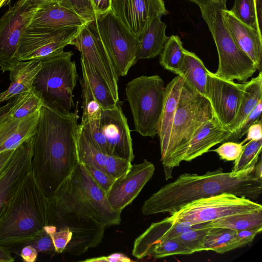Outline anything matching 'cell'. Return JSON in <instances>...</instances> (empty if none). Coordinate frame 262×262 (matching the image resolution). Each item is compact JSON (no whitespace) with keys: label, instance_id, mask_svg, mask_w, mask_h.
<instances>
[{"label":"cell","instance_id":"603a6c76","mask_svg":"<svg viewBox=\"0 0 262 262\" xmlns=\"http://www.w3.org/2000/svg\"><path fill=\"white\" fill-rule=\"evenodd\" d=\"M40 112L20 119L11 118L9 114L0 122V152L15 149L34 135Z\"/></svg>","mask_w":262,"mask_h":262},{"label":"cell","instance_id":"681fc988","mask_svg":"<svg viewBox=\"0 0 262 262\" xmlns=\"http://www.w3.org/2000/svg\"><path fill=\"white\" fill-rule=\"evenodd\" d=\"M262 139V121L261 118L256 121L248 128L246 138L241 143L244 145L250 140H259Z\"/></svg>","mask_w":262,"mask_h":262},{"label":"cell","instance_id":"6f0895ef","mask_svg":"<svg viewBox=\"0 0 262 262\" xmlns=\"http://www.w3.org/2000/svg\"><path fill=\"white\" fill-rule=\"evenodd\" d=\"M254 174L256 177L262 180V163L261 157L259 162L255 165Z\"/></svg>","mask_w":262,"mask_h":262},{"label":"cell","instance_id":"44dd1931","mask_svg":"<svg viewBox=\"0 0 262 262\" xmlns=\"http://www.w3.org/2000/svg\"><path fill=\"white\" fill-rule=\"evenodd\" d=\"M194 226L185 221H175L170 216L152 223L135 241L132 255L138 259L147 257L150 249L156 244L174 238Z\"/></svg>","mask_w":262,"mask_h":262},{"label":"cell","instance_id":"ba28073f","mask_svg":"<svg viewBox=\"0 0 262 262\" xmlns=\"http://www.w3.org/2000/svg\"><path fill=\"white\" fill-rule=\"evenodd\" d=\"M165 88L164 81L157 75L141 76L126 85L135 130L144 137L154 138L158 134Z\"/></svg>","mask_w":262,"mask_h":262},{"label":"cell","instance_id":"9f6ffc18","mask_svg":"<svg viewBox=\"0 0 262 262\" xmlns=\"http://www.w3.org/2000/svg\"><path fill=\"white\" fill-rule=\"evenodd\" d=\"M11 252L5 247L0 246V262H13L14 258Z\"/></svg>","mask_w":262,"mask_h":262},{"label":"cell","instance_id":"f1b7e54d","mask_svg":"<svg viewBox=\"0 0 262 262\" xmlns=\"http://www.w3.org/2000/svg\"><path fill=\"white\" fill-rule=\"evenodd\" d=\"M208 70L194 53L185 49L184 59L177 75L196 93L206 97Z\"/></svg>","mask_w":262,"mask_h":262},{"label":"cell","instance_id":"d4e9b609","mask_svg":"<svg viewBox=\"0 0 262 262\" xmlns=\"http://www.w3.org/2000/svg\"><path fill=\"white\" fill-rule=\"evenodd\" d=\"M232 134L213 117L207 121L194 135L183 161L189 162L203 155L215 145L227 141Z\"/></svg>","mask_w":262,"mask_h":262},{"label":"cell","instance_id":"816d5d0a","mask_svg":"<svg viewBox=\"0 0 262 262\" xmlns=\"http://www.w3.org/2000/svg\"><path fill=\"white\" fill-rule=\"evenodd\" d=\"M83 261L88 262H129L132 260L122 253H115L108 256L91 258Z\"/></svg>","mask_w":262,"mask_h":262},{"label":"cell","instance_id":"5bb4252c","mask_svg":"<svg viewBox=\"0 0 262 262\" xmlns=\"http://www.w3.org/2000/svg\"><path fill=\"white\" fill-rule=\"evenodd\" d=\"M244 91V83L222 78L208 70L206 98L210 103L215 118L226 129L236 115Z\"/></svg>","mask_w":262,"mask_h":262},{"label":"cell","instance_id":"e0dca14e","mask_svg":"<svg viewBox=\"0 0 262 262\" xmlns=\"http://www.w3.org/2000/svg\"><path fill=\"white\" fill-rule=\"evenodd\" d=\"M33 136L16 148L9 164L0 174V216L31 172Z\"/></svg>","mask_w":262,"mask_h":262},{"label":"cell","instance_id":"30bf717a","mask_svg":"<svg viewBox=\"0 0 262 262\" xmlns=\"http://www.w3.org/2000/svg\"><path fill=\"white\" fill-rule=\"evenodd\" d=\"M93 23L113 59L118 76H125L138 60V37L124 26L111 9L97 14Z\"/></svg>","mask_w":262,"mask_h":262},{"label":"cell","instance_id":"74e56055","mask_svg":"<svg viewBox=\"0 0 262 262\" xmlns=\"http://www.w3.org/2000/svg\"><path fill=\"white\" fill-rule=\"evenodd\" d=\"M192 252L174 238L165 240L155 245L149 250L147 256L161 258L174 255H187Z\"/></svg>","mask_w":262,"mask_h":262},{"label":"cell","instance_id":"8fae6325","mask_svg":"<svg viewBox=\"0 0 262 262\" xmlns=\"http://www.w3.org/2000/svg\"><path fill=\"white\" fill-rule=\"evenodd\" d=\"M36 6L30 0H18L0 18V69L10 72L19 62L21 37Z\"/></svg>","mask_w":262,"mask_h":262},{"label":"cell","instance_id":"4fadbf2b","mask_svg":"<svg viewBox=\"0 0 262 262\" xmlns=\"http://www.w3.org/2000/svg\"><path fill=\"white\" fill-rule=\"evenodd\" d=\"M81 54V60L88 62L107 83L114 99L118 102V77L113 59L102 42L93 23L83 25L72 41Z\"/></svg>","mask_w":262,"mask_h":262},{"label":"cell","instance_id":"d590c367","mask_svg":"<svg viewBox=\"0 0 262 262\" xmlns=\"http://www.w3.org/2000/svg\"><path fill=\"white\" fill-rule=\"evenodd\" d=\"M44 103L41 95L33 86L30 91L17 96L9 116L13 119L24 118L40 111Z\"/></svg>","mask_w":262,"mask_h":262},{"label":"cell","instance_id":"1f68e13d","mask_svg":"<svg viewBox=\"0 0 262 262\" xmlns=\"http://www.w3.org/2000/svg\"><path fill=\"white\" fill-rule=\"evenodd\" d=\"M241 247L236 231L224 228H208L203 244V251L224 253Z\"/></svg>","mask_w":262,"mask_h":262},{"label":"cell","instance_id":"4316f807","mask_svg":"<svg viewBox=\"0 0 262 262\" xmlns=\"http://www.w3.org/2000/svg\"><path fill=\"white\" fill-rule=\"evenodd\" d=\"M166 25L161 17L156 16L148 23L138 37L139 49L137 59L152 58L160 55L168 37L165 34Z\"/></svg>","mask_w":262,"mask_h":262},{"label":"cell","instance_id":"277c9868","mask_svg":"<svg viewBox=\"0 0 262 262\" xmlns=\"http://www.w3.org/2000/svg\"><path fill=\"white\" fill-rule=\"evenodd\" d=\"M106 194L78 163L50 199L52 215L69 213L92 217L105 228L119 225L121 212L111 207Z\"/></svg>","mask_w":262,"mask_h":262},{"label":"cell","instance_id":"bcb514c9","mask_svg":"<svg viewBox=\"0 0 262 262\" xmlns=\"http://www.w3.org/2000/svg\"><path fill=\"white\" fill-rule=\"evenodd\" d=\"M52 237L56 253L64 252L72 237V232L66 226L56 227V230L49 234Z\"/></svg>","mask_w":262,"mask_h":262},{"label":"cell","instance_id":"94428289","mask_svg":"<svg viewBox=\"0 0 262 262\" xmlns=\"http://www.w3.org/2000/svg\"><path fill=\"white\" fill-rule=\"evenodd\" d=\"M11 0H0V9L8 4Z\"/></svg>","mask_w":262,"mask_h":262},{"label":"cell","instance_id":"ee69618b","mask_svg":"<svg viewBox=\"0 0 262 262\" xmlns=\"http://www.w3.org/2000/svg\"><path fill=\"white\" fill-rule=\"evenodd\" d=\"M262 99L259 100L255 107L247 116L238 129L232 134L227 141L237 140L241 139L247 132L249 127L261 118Z\"/></svg>","mask_w":262,"mask_h":262},{"label":"cell","instance_id":"484cf974","mask_svg":"<svg viewBox=\"0 0 262 262\" xmlns=\"http://www.w3.org/2000/svg\"><path fill=\"white\" fill-rule=\"evenodd\" d=\"M41 64V60L19 61L10 72L9 86L0 93V102L9 101L30 91Z\"/></svg>","mask_w":262,"mask_h":262},{"label":"cell","instance_id":"3957f363","mask_svg":"<svg viewBox=\"0 0 262 262\" xmlns=\"http://www.w3.org/2000/svg\"><path fill=\"white\" fill-rule=\"evenodd\" d=\"M52 225L50 199L30 172L0 216V246L19 254L28 243Z\"/></svg>","mask_w":262,"mask_h":262},{"label":"cell","instance_id":"680465c9","mask_svg":"<svg viewBox=\"0 0 262 262\" xmlns=\"http://www.w3.org/2000/svg\"><path fill=\"white\" fill-rule=\"evenodd\" d=\"M35 6L51 4L58 3L60 0H30Z\"/></svg>","mask_w":262,"mask_h":262},{"label":"cell","instance_id":"f35d334b","mask_svg":"<svg viewBox=\"0 0 262 262\" xmlns=\"http://www.w3.org/2000/svg\"><path fill=\"white\" fill-rule=\"evenodd\" d=\"M194 227L187 230L173 238L194 253L203 250L205 236L208 228Z\"/></svg>","mask_w":262,"mask_h":262},{"label":"cell","instance_id":"7c38bea8","mask_svg":"<svg viewBox=\"0 0 262 262\" xmlns=\"http://www.w3.org/2000/svg\"><path fill=\"white\" fill-rule=\"evenodd\" d=\"M82 26L60 29L28 27L20 40L18 61L43 60L62 53Z\"/></svg>","mask_w":262,"mask_h":262},{"label":"cell","instance_id":"f5cc1de1","mask_svg":"<svg viewBox=\"0 0 262 262\" xmlns=\"http://www.w3.org/2000/svg\"><path fill=\"white\" fill-rule=\"evenodd\" d=\"M38 252L32 246L27 245L20 250L19 255L25 262H34L36 260Z\"/></svg>","mask_w":262,"mask_h":262},{"label":"cell","instance_id":"11a10c76","mask_svg":"<svg viewBox=\"0 0 262 262\" xmlns=\"http://www.w3.org/2000/svg\"><path fill=\"white\" fill-rule=\"evenodd\" d=\"M17 97L9 100L5 105L0 107V122L10 114L12 108L16 102Z\"/></svg>","mask_w":262,"mask_h":262},{"label":"cell","instance_id":"2e32d148","mask_svg":"<svg viewBox=\"0 0 262 262\" xmlns=\"http://www.w3.org/2000/svg\"><path fill=\"white\" fill-rule=\"evenodd\" d=\"M155 170L154 165L146 159L132 164L125 174L115 180L106 194L111 207L121 212L131 204L152 178Z\"/></svg>","mask_w":262,"mask_h":262},{"label":"cell","instance_id":"db71d44e","mask_svg":"<svg viewBox=\"0 0 262 262\" xmlns=\"http://www.w3.org/2000/svg\"><path fill=\"white\" fill-rule=\"evenodd\" d=\"M15 149L6 150L0 152V174L9 164Z\"/></svg>","mask_w":262,"mask_h":262},{"label":"cell","instance_id":"52a82bcc","mask_svg":"<svg viewBox=\"0 0 262 262\" xmlns=\"http://www.w3.org/2000/svg\"><path fill=\"white\" fill-rule=\"evenodd\" d=\"M72 51L41 60V67L33 86L41 95L44 102L64 113L74 106L73 92L76 85V64Z\"/></svg>","mask_w":262,"mask_h":262},{"label":"cell","instance_id":"d6a6232c","mask_svg":"<svg viewBox=\"0 0 262 262\" xmlns=\"http://www.w3.org/2000/svg\"><path fill=\"white\" fill-rule=\"evenodd\" d=\"M204 228H224L239 231L250 229H262V211H256L223 217L200 224Z\"/></svg>","mask_w":262,"mask_h":262},{"label":"cell","instance_id":"7dc6e473","mask_svg":"<svg viewBox=\"0 0 262 262\" xmlns=\"http://www.w3.org/2000/svg\"><path fill=\"white\" fill-rule=\"evenodd\" d=\"M98 185L107 193L115 179L94 166L83 165Z\"/></svg>","mask_w":262,"mask_h":262},{"label":"cell","instance_id":"7bdbcfd3","mask_svg":"<svg viewBox=\"0 0 262 262\" xmlns=\"http://www.w3.org/2000/svg\"><path fill=\"white\" fill-rule=\"evenodd\" d=\"M99 119L92 120L82 125L86 126L94 143L99 150L104 154L110 155L108 145L106 138L101 128Z\"/></svg>","mask_w":262,"mask_h":262},{"label":"cell","instance_id":"7a4b0ae2","mask_svg":"<svg viewBox=\"0 0 262 262\" xmlns=\"http://www.w3.org/2000/svg\"><path fill=\"white\" fill-rule=\"evenodd\" d=\"M254 169L224 172L219 168L201 175L184 173L153 193L144 202L142 212L145 215L172 214L191 202L223 193L257 199L262 192V180L255 176Z\"/></svg>","mask_w":262,"mask_h":262},{"label":"cell","instance_id":"9a60e30c","mask_svg":"<svg viewBox=\"0 0 262 262\" xmlns=\"http://www.w3.org/2000/svg\"><path fill=\"white\" fill-rule=\"evenodd\" d=\"M52 225L66 226L72 232L64 252L80 255L98 246L102 241L105 227L92 217L65 213L52 215Z\"/></svg>","mask_w":262,"mask_h":262},{"label":"cell","instance_id":"ac0fdd59","mask_svg":"<svg viewBox=\"0 0 262 262\" xmlns=\"http://www.w3.org/2000/svg\"><path fill=\"white\" fill-rule=\"evenodd\" d=\"M111 10L137 37L152 19L168 13L163 0H111Z\"/></svg>","mask_w":262,"mask_h":262},{"label":"cell","instance_id":"60d3db41","mask_svg":"<svg viewBox=\"0 0 262 262\" xmlns=\"http://www.w3.org/2000/svg\"><path fill=\"white\" fill-rule=\"evenodd\" d=\"M132 165V162L127 160L108 155L104 165V171L116 180L125 174Z\"/></svg>","mask_w":262,"mask_h":262},{"label":"cell","instance_id":"d6986e66","mask_svg":"<svg viewBox=\"0 0 262 262\" xmlns=\"http://www.w3.org/2000/svg\"><path fill=\"white\" fill-rule=\"evenodd\" d=\"M101 128L109 147L110 155L132 162L134 159L132 140L127 119L119 105L102 110Z\"/></svg>","mask_w":262,"mask_h":262},{"label":"cell","instance_id":"836d02e7","mask_svg":"<svg viewBox=\"0 0 262 262\" xmlns=\"http://www.w3.org/2000/svg\"><path fill=\"white\" fill-rule=\"evenodd\" d=\"M262 0H235L230 10L241 21L261 33Z\"/></svg>","mask_w":262,"mask_h":262},{"label":"cell","instance_id":"ffe728a7","mask_svg":"<svg viewBox=\"0 0 262 262\" xmlns=\"http://www.w3.org/2000/svg\"><path fill=\"white\" fill-rule=\"evenodd\" d=\"M225 23L234 42L253 61L257 70L262 67V35L257 30L238 20L225 6L222 10Z\"/></svg>","mask_w":262,"mask_h":262},{"label":"cell","instance_id":"f546056e","mask_svg":"<svg viewBox=\"0 0 262 262\" xmlns=\"http://www.w3.org/2000/svg\"><path fill=\"white\" fill-rule=\"evenodd\" d=\"M244 83V91L236 115L227 127V129L232 134L238 129L247 116L253 110L259 100L262 99L261 71H259L256 77Z\"/></svg>","mask_w":262,"mask_h":262},{"label":"cell","instance_id":"9c48e42d","mask_svg":"<svg viewBox=\"0 0 262 262\" xmlns=\"http://www.w3.org/2000/svg\"><path fill=\"white\" fill-rule=\"evenodd\" d=\"M256 211H262L260 204L248 198L223 193L191 202L170 217L173 221H185L194 226Z\"/></svg>","mask_w":262,"mask_h":262},{"label":"cell","instance_id":"8d00e7d4","mask_svg":"<svg viewBox=\"0 0 262 262\" xmlns=\"http://www.w3.org/2000/svg\"><path fill=\"white\" fill-rule=\"evenodd\" d=\"M262 139L250 140L244 144L239 157L234 161L232 171L238 172L254 169L261 151Z\"/></svg>","mask_w":262,"mask_h":262},{"label":"cell","instance_id":"e575fe53","mask_svg":"<svg viewBox=\"0 0 262 262\" xmlns=\"http://www.w3.org/2000/svg\"><path fill=\"white\" fill-rule=\"evenodd\" d=\"M184 51L180 37L177 35H171L160 54V64L164 69L177 74L184 59Z\"/></svg>","mask_w":262,"mask_h":262},{"label":"cell","instance_id":"4dcf8cb0","mask_svg":"<svg viewBox=\"0 0 262 262\" xmlns=\"http://www.w3.org/2000/svg\"><path fill=\"white\" fill-rule=\"evenodd\" d=\"M78 163L94 166L104 171L107 157L96 146L84 125H78L76 139Z\"/></svg>","mask_w":262,"mask_h":262},{"label":"cell","instance_id":"cb8c5ba5","mask_svg":"<svg viewBox=\"0 0 262 262\" xmlns=\"http://www.w3.org/2000/svg\"><path fill=\"white\" fill-rule=\"evenodd\" d=\"M184 80L177 75L165 88L162 110L158 126L161 160L165 156L170 140L171 127Z\"/></svg>","mask_w":262,"mask_h":262},{"label":"cell","instance_id":"f6af8a7d","mask_svg":"<svg viewBox=\"0 0 262 262\" xmlns=\"http://www.w3.org/2000/svg\"><path fill=\"white\" fill-rule=\"evenodd\" d=\"M244 144L233 141L225 142L218 148L211 150L215 152L220 158L228 161H235L241 155Z\"/></svg>","mask_w":262,"mask_h":262},{"label":"cell","instance_id":"c3c4849f","mask_svg":"<svg viewBox=\"0 0 262 262\" xmlns=\"http://www.w3.org/2000/svg\"><path fill=\"white\" fill-rule=\"evenodd\" d=\"M27 245L34 247L38 253L41 252L50 254L56 253L52 237L45 230L41 235L31 241L25 246Z\"/></svg>","mask_w":262,"mask_h":262},{"label":"cell","instance_id":"5b68a950","mask_svg":"<svg viewBox=\"0 0 262 262\" xmlns=\"http://www.w3.org/2000/svg\"><path fill=\"white\" fill-rule=\"evenodd\" d=\"M214 117L208 99L184 81L173 118L170 140L164 157L161 160L166 180L173 169L183 161L188 145L200 128Z\"/></svg>","mask_w":262,"mask_h":262},{"label":"cell","instance_id":"b9f144b4","mask_svg":"<svg viewBox=\"0 0 262 262\" xmlns=\"http://www.w3.org/2000/svg\"><path fill=\"white\" fill-rule=\"evenodd\" d=\"M83 114L81 124H84L92 120L100 118L102 108L98 102L85 91L82 90Z\"/></svg>","mask_w":262,"mask_h":262},{"label":"cell","instance_id":"91938a15","mask_svg":"<svg viewBox=\"0 0 262 262\" xmlns=\"http://www.w3.org/2000/svg\"><path fill=\"white\" fill-rule=\"evenodd\" d=\"M195 4L197 5L199 7L206 4L209 0H188Z\"/></svg>","mask_w":262,"mask_h":262},{"label":"cell","instance_id":"83f0119b","mask_svg":"<svg viewBox=\"0 0 262 262\" xmlns=\"http://www.w3.org/2000/svg\"><path fill=\"white\" fill-rule=\"evenodd\" d=\"M82 90L90 94L101 106L102 110L113 108L118 105L107 83L88 62L80 59Z\"/></svg>","mask_w":262,"mask_h":262},{"label":"cell","instance_id":"ab89813d","mask_svg":"<svg viewBox=\"0 0 262 262\" xmlns=\"http://www.w3.org/2000/svg\"><path fill=\"white\" fill-rule=\"evenodd\" d=\"M58 3L75 12L87 23L94 21L96 18L92 0H60Z\"/></svg>","mask_w":262,"mask_h":262},{"label":"cell","instance_id":"8992f818","mask_svg":"<svg viewBox=\"0 0 262 262\" xmlns=\"http://www.w3.org/2000/svg\"><path fill=\"white\" fill-rule=\"evenodd\" d=\"M227 0H209L199 7L202 17L212 35L219 57L215 74L245 82L256 71L251 59L236 45L225 23L222 10Z\"/></svg>","mask_w":262,"mask_h":262},{"label":"cell","instance_id":"6da1fadb","mask_svg":"<svg viewBox=\"0 0 262 262\" xmlns=\"http://www.w3.org/2000/svg\"><path fill=\"white\" fill-rule=\"evenodd\" d=\"M79 116L44 103L33 136L31 172L45 195L52 198L78 164Z\"/></svg>","mask_w":262,"mask_h":262},{"label":"cell","instance_id":"f907efd6","mask_svg":"<svg viewBox=\"0 0 262 262\" xmlns=\"http://www.w3.org/2000/svg\"><path fill=\"white\" fill-rule=\"evenodd\" d=\"M262 231L261 229H250L236 231L241 247L252 242L255 236Z\"/></svg>","mask_w":262,"mask_h":262},{"label":"cell","instance_id":"7402d4cb","mask_svg":"<svg viewBox=\"0 0 262 262\" xmlns=\"http://www.w3.org/2000/svg\"><path fill=\"white\" fill-rule=\"evenodd\" d=\"M87 24L73 11L59 3L37 6L28 28L60 29Z\"/></svg>","mask_w":262,"mask_h":262}]
</instances>
